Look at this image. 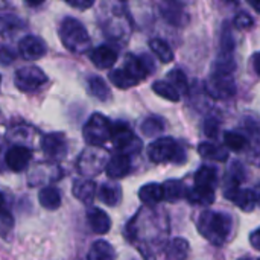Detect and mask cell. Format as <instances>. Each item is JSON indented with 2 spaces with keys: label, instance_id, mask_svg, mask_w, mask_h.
Wrapping results in <instances>:
<instances>
[{
  "label": "cell",
  "instance_id": "cell-1",
  "mask_svg": "<svg viewBox=\"0 0 260 260\" xmlns=\"http://www.w3.org/2000/svg\"><path fill=\"white\" fill-rule=\"evenodd\" d=\"M197 225H198L201 236L216 247L227 244L233 238V233H235L233 218L222 212H213V210L203 212L198 216Z\"/></svg>",
  "mask_w": 260,
  "mask_h": 260
},
{
  "label": "cell",
  "instance_id": "cell-2",
  "mask_svg": "<svg viewBox=\"0 0 260 260\" xmlns=\"http://www.w3.org/2000/svg\"><path fill=\"white\" fill-rule=\"evenodd\" d=\"M59 38L66 49L75 53H84L90 49L91 40L85 29V26L73 18L64 17L59 23Z\"/></svg>",
  "mask_w": 260,
  "mask_h": 260
},
{
  "label": "cell",
  "instance_id": "cell-3",
  "mask_svg": "<svg viewBox=\"0 0 260 260\" xmlns=\"http://www.w3.org/2000/svg\"><path fill=\"white\" fill-rule=\"evenodd\" d=\"M148 155L149 160L154 163H186L184 148L172 137H160L155 142H152L148 148Z\"/></svg>",
  "mask_w": 260,
  "mask_h": 260
},
{
  "label": "cell",
  "instance_id": "cell-4",
  "mask_svg": "<svg viewBox=\"0 0 260 260\" xmlns=\"http://www.w3.org/2000/svg\"><path fill=\"white\" fill-rule=\"evenodd\" d=\"M111 129H113V123L110 122V119L101 113H94L85 122L82 128V136L90 146L101 148L104 143L111 140Z\"/></svg>",
  "mask_w": 260,
  "mask_h": 260
},
{
  "label": "cell",
  "instance_id": "cell-5",
  "mask_svg": "<svg viewBox=\"0 0 260 260\" xmlns=\"http://www.w3.org/2000/svg\"><path fill=\"white\" fill-rule=\"evenodd\" d=\"M111 142L114 148L119 151V154H123L128 157L133 154H139L142 149V140L123 122H117L116 125H113Z\"/></svg>",
  "mask_w": 260,
  "mask_h": 260
},
{
  "label": "cell",
  "instance_id": "cell-6",
  "mask_svg": "<svg viewBox=\"0 0 260 260\" xmlns=\"http://www.w3.org/2000/svg\"><path fill=\"white\" fill-rule=\"evenodd\" d=\"M108 163V154L102 148H93L90 146L88 149L82 151L81 155L78 157L76 168L81 175L84 177H94L105 169Z\"/></svg>",
  "mask_w": 260,
  "mask_h": 260
},
{
  "label": "cell",
  "instance_id": "cell-7",
  "mask_svg": "<svg viewBox=\"0 0 260 260\" xmlns=\"http://www.w3.org/2000/svg\"><path fill=\"white\" fill-rule=\"evenodd\" d=\"M206 91L213 99H229L236 94V84L230 73L212 72L206 81Z\"/></svg>",
  "mask_w": 260,
  "mask_h": 260
},
{
  "label": "cell",
  "instance_id": "cell-8",
  "mask_svg": "<svg viewBox=\"0 0 260 260\" xmlns=\"http://www.w3.org/2000/svg\"><path fill=\"white\" fill-rule=\"evenodd\" d=\"M14 82L20 91L32 93V91H37L38 88H41L47 82V76L44 75V72L40 67L26 66L15 72Z\"/></svg>",
  "mask_w": 260,
  "mask_h": 260
},
{
  "label": "cell",
  "instance_id": "cell-9",
  "mask_svg": "<svg viewBox=\"0 0 260 260\" xmlns=\"http://www.w3.org/2000/svg\"><path fill=\"white\" fill-rule=\"evenodd\" d=\"M41 151L52 160H61L67 154V139L62 133H50L41 139Z\"/></svg>",
  "mask_w": 260,
  "mask_h": 260
},
{
  "label": "cell",
  "instance_id": "cell-10",
  "mask_svg": "<svg viewBox=\"0 0 260 260\" xmlns=\"http://www.w3.org/2000/svg\"><path fill=\"white\" fill-rule=\"evenodd\" d=\"M47 52L46 43L35 35H26L18 43V53L26 61H37L43 58Z\"/></svg>",
  "mask_w": 260,
  "mask_h": 260
},
{
  "label": "cell",
  "instance_id": "cell-11",
  "mask_svg": "<svg viewBox=\"0 0 260 260\" xmlns=\"http://www.w3.org/2000/svg\"><path fill=\"white\" fill-rule=\"evenodd\" d=\"M30 158H32L30 149L26 148V146L17 145V146H12V148L8 149V152L5 155V163H6V166L11 171H14V172H23L29 166Z\"/></svg>",
  "mask_w": 260,
  "mask_h": 260
},
{
  "label": "cell",
  "instance_id": "cell-12",
  "mask_svg": "<svg viewBox=\"0 0 260 260\" xmlns=\"http://www.w3.org/2000/svg\"><path fill=\"white\" fill-rule=\"evenodd\" d=\"M224 197L232 201L233 204H236L241 210L244 212H253L256 203V195L253 190L250 189H230V190H224Z\"/></svg>",
  "mask_w": 260,
  "mask_h": 260
},
{
  "label": "cell",
  "instance_id": "cell-13",
  "mask_svg": "<svg viewBox=\"0 0 260 260\" xmlns=\"http://www.w3.org/2000/svg\"><path fill=\"white\" fill-rule=\"evenodd\" d=\"M90 59L98 69L105 70V69L113 67L114 62L117 61V50L113 49L110 44H101V46H98L96 49L91 50Z\"/></svg>",
  "mask_w": 260,
  "mask_h": 260
},
{
  "label": "cell",
  "instance_id": "cell-14",
  "mask_svg": "<svg viewBox=\"0 0 260 260\" xmlns=\"http://www.w3.org/2000/svg\"><path fill=\"white\" fill-rule=\"evenodd\" d=\"M131 171V160L128 155L116 154L108 158V163L105 166V172L111 180H120L126 177Z\"/></svg>",
  "mask_w": 260,
  "mask_h": 260
},
{
  "label": "cell",
  "instance_id": "cell-15",
  "mask_svg": "<svg viewBox=\"0 0 260 260\" xmlns=\"http://www.w3.org/2000/svg\"><path fill=\"white\" fill-rule=\"evenodd\" d=\"M72 193L76 200H79L84 204H91L96 197V184L88 178L75 180L72 186Z\"/></svg>",
  "mask_w": 260,
  "mask_h": 260
},
{
  "label": "cell",
  "instance_id": "cell-16",
  "mask_svg": "<svg viewBox=\"0 0 260 260\" xmlns=\"http://www.w3.org/2000/svg\"><path fill=\"white\" fill-rule=\"evenodd\" d=\"M87 221H88L90 229L98 235H105L111 229V221H110L108 215L104 210L96 209V207L90 209L87 212Z\"/></svg>",
  "mask_w": 260,
  "mask_h": 260
},
{
  "label": "cell",
  "instance_id": "cell-17",
  "mask_svg": "<svg viewBox=\"0 0 260 260\" xmlns=\"http://www.w3.org/2000/svg\"><path fill=\"white\" fill-rule=\"evenodd\" d=\"M139 198H140V201H142L145 206H149V207L157 206L158 203H161V201L165 200L161 184H157V183L145 184V186L140 187V190H139Z\"/></svg>",
  "mask_w": 260,
  "mask_h": 260
},
{
  "label": "cell",
  "instance_id": "cell-18",
  "mask_svg": "<svg viewBox=\"0 0 260 260\" xmlns=\"http://www.w3.org/2000/svg\"><path fill=\"white\" fill-rule=\"evenodd\" d=\"M195 187L200 189H207V190H215L218 174L216 169L212 166H201L197 174H195Z\"/></svg>",
  "mask_w": 260,
  "mask_h": 260
},
{
  "label": "cell",
  "instance_id": "cell-19",
  "mask_svg": "<svg viewBox=\"0 0 260 260\" xmlns=\"http://www.w3.org/2000/svg\"><path fill=\"white\" fill-rule=\"evenodd\" d=\"M98 198L104 204H107L110 207H114V206L119 204V201L122 198V189L116 183H104L98 190Z\"/></svg>",
  "mask_w": 260,
  "mask_h": 260
},
{
  "label": "cell",
  "instance_id": "cell-20",
  "mask_svg": "<svg viewBox=\"0 0 260 260\" xmlns=\"http://www.w3.org/2000/svg\"><path fill=\"white\" fill-rule=\"evenodd\" d=\"M198 154L204 158H210V160H216V161H225L229 158V151L224 146H219L213 142L200 143Z\"/></svg>",
  "mask_w": 260,
  "mask_h": 260
},
{
  "label": "cell",
  "instance_id": "cell-21",
  "mask_svg": "<svg viewBox=\"0 0 260 260\" xmlns=\"http://www.w3.org/2000/svg\"><path fill=\"white\" fill-rule=\"evenodd\" d=\"M38 201L41 207H44L46 210H56L61 206V192L56 187L47 186L40 190Z\"/></svg>",
  "mask_w": 260,
  "mask_h": 260
},
{
  "label": "cell",
  "instance_id": "cell-22",
  "mask_svg": "<svg viewBox=\"0 0 260 260\" xmlns=\"http://www.w3.org/2000/svg\"><path fill=\"white\" fill-rule=\"evenodd\" d=\"M161 15L172 26H184V23H187V20H189L187 14L180 6L172 5V3L161 6Z\"/></svg>",
  "mask_w": 260,
  "mask_h": 260
},
{
  "label": "cell",
  "instance_id": "cell-23",
  "mask_svg": "<svg viewBox=\"0 0 260 260\" xmlns=\"http://www.w3.org/2000/svg\"><path fill=\"white\" fill-rule=\"evenodd\" d=\"M88 260H116V251L107 241H96L90 251H88Z\"/></svg>",
  "mask_w": 260,
  "mask_h": 260
},
{
  "label": "cell",
  "instance_id": "cell-24",
  "mask_svg": "<svg viewBox=\"0 0 260 260\" xmlns=\"http://www.w3.org/2000/svg\"><path fill=\"white\" fill-rule=\"evenodd\" d=\"M161 187H163L165 200L169 201V203H175V201H178V200H181V198H184L187 195L186 186L178 180H169L165 184H161Z\"/></svg>",
  "mask_w": 260,
  "mask_h": 260
},
{
  "label": "cell",
  "instance_id": "cell-25",
  "mask_svg": "<svg viewBox=\"0 0 260 260\" xmlns=\"http://www.w3.org/2000/svg\"><path fill=\"white\" fill-rule=\"evenodd\" d=\"M108 78L111 81L113 85H116L117 88H129V87H134L139 84V81L131 76L123 67L122 69H114L108 73Z\"/></svg>",
  "mask_w": 260,
  "mask_h": 260
},
{
  "label": "cell",
  "instance_id": "cell-26",
  "mask_svg": "<svg viewBox=\"0 0 260 260\" xmlns=\"http://www.w3.org/2000/svg\"><path fill=\"white\" fill-rule=\"evenodd\" d=\"M87 87H88L90 94H93L94 98H98L102 102L111 98V91H110L107 82L99 76H90L87 81Z\"/></svg>",
  "mask_w": 260,
  "mask_h": 260
},
{
  "label": "cell",
  "instance_id": "cell-27",
  "mask_svg": "<svg viewBox=\"0 0 260 260\" xmlns=\"http://www.w3.org/2000/svg\"><path fill=\"white\" fill-rule=\"evenodd\" d=\"M186 198L192 204L198 206H210L215 203V190H207V189H200V187H192L187 190Z\"/></svg>",
  "mask_w": 260,
  "mask_h": 260
},
{
  "label": "cell",
  "instance_id": "cell-28",
  "mask_svg": "<svg viewBox=\"0 0 260 260\" xmlns=\"http://www.w3.org/2000/svg\"><path fill=\"white\" fill-rule=\"evenodd\" d=\"M245 180V169L239 161H235L227 174L225 178V189L224 190H230V189H238L241 186V183Z\"/></svg>",
  "mask_w": 260,
  "mask_h": 260
},
{
  "label": "cell",
  "instance_id": "cell-29",
  "mask_svg": "<svg viewBox=\"0 0 260 260\" xmlns=\"http://www.w3.org/2000/svg\"><path fill=\"white\" fill-rule=\"evenodd\" d=\"M149 47L152 49V52L157 55V58H158L161 62L168 64V62H171V61L174 59V52H172L171 46H169L165 40L152 38V40L149 41Z\"/></svg>",
  "mask_w": 260,
  "mask_h": 260
},
{
  "label": "cell",
  "instance_id": "cell-30",
  "mask_svg": "<svg viewBox=\"0 0 260 260\" xmlns=\"http://www.w3.org/2000/svg\"><path fill=\"white\" fill-rule=\"evenodd\" d=\"M140 129L148 137L158 136V134H161L165 131V120L161 117H158V116H149L142 122Z\"/></svg>",
  "mask_w": 260,
  "mask_h": 260
},
{
  "label": "cell",
  "instance_id": "cell-31",
  "mask_svg": "<svg viewBox=\"0 0 260 260\" xmlns=\"http://www.w3.org/2000/svg\"><path fill=\"white\" fill-rule=\"evenodd\" d=\"M189 253V244L186 239L177 238L169 244L168 248V260H186Z\"/></svg>",
  "mask_w": 260,
  "mask_h": 260
},
{
  "label": "cell",
  "instance_id": "cell-32",
  "mask_svg": "<svg viewBox=\"0 0 260 260\" xmlns=\"http://www.w3.org/2000/svg\"><path fill=\"white\" fill-rule=\"evenodd\" d=\"M224 143H225L227 149L239 152V151H244L247 148L248 140H247V137L244 134H239V133H235V131H227L224 134Z\"/></svg>",
  "mask_w": 260,
  "mask_h": 260
},
{
  "label": "cell",
  "instance_id": "cell-33",
  "mask_svg": "<svg viewBox=\"0 0 260 260\" xmlns=\"http://www.w3.org/2000/svg\"><path fill=\"white\" fill-rule=\"evenodd\" d=\"M152 90H154V93H157L158 96H161L168 101H172V102L180 101V93L168 81H155L152 84Z\"/></svg>",
  "mask_w": 260,
  "mask_h": 260
},
{
  "label": "cell",
  "instance_id": "cell-34",
  "mask_svg": "<svg viewBox=\"0 0 260 260\" xmlns=\"http://www.w3.org/2000/svg\"><path fill=\"white\" fill-rule=\"evenodd\" d=\"M168 82L178 91V93H184L187 91V78L183 73V70L180 69H174L168 73Z\"/></svg>",
  "mask_w": 260,
  "mask_h": 260
},
{
  "label": "cell",
  "instance_id": "cell-35",
  "mask_svg": "<svg viewBox=\"0 0 260 260\" xmlns=\"http://www.w3.org/2000/svg\"><path fill=\"white\" fill-rule=\"evenodd\" d=\"M219 133V120L216 117H209L204 122V134L209 139H215Z\"/></svg>",
  "mask_w": 260,
  "mask_h": 260
},
{
  "label": "cell",
  "instance_id": "cell-36",
  "mask_svg": "<svg viewBox=\"0 0 260 260\" xmlns=\"http://www.w3.org/2000/svg\"><path fill=\"white\" fill-rule=\"evenodd\" d=\"M253 23H254L253 17H251L250 14L244 12V11L239 12V14L235 17V26H236L238 29H248V27L253 26Z\"/></svg>",
  "mask_w": 260,
  "mask_h": 260
},
{
  "label": "cell",
  "instance_id": "cell-37",
  "mask_svg": "<svg viewBox=\"0 0 260 260\" xmlns=\"http://www.w3.org/2000/svg\"><path fill=\"white\" fill-rule=\"evenodd\" d=\"M14 227V218L11 216L9 212L0 210V235L8 233Z\"/></svg>",
  "mask_w": 260,
  "mask_h": 260
},
{
  "label": "cell",
  "instance_id": "cell-38",
  "mask_svg": "<svg viewBox=\"0 0 260 260\" xmlns=\"http://www.w3.org/2000/svg\"><path fill=\"white\" fill-rule=\"evenodd\" d=\"M15 52L9 47V46H5V44H0V64L2 66H9L14 62L15 59Z\"/></svg>",
  "mask_w": 260,
  "mask_h": 260
},
{
  "label": "cell",
  "instance_id": "cell-39",
  "mask_svg": "<svg viewBox=\"0 0 260 260\" xmlns=\"http://www.w3.org/2000/svg\"><path fill=\"white\" fill-rule=\"evenodd\" d=\"M248 158L250 161L260 168V142H254L251 146H250V151H248Z\"/></svg>",
  "mask_w": 260,
  "mask_h": 260
},
{
  "label": "cell",
  "instance_id": "cell-40",
  "mask_svg": "<svg viewBox=\"0 0 260 260\" xmlns=\"http://www.w3.org/2000/svg\"><path fill=\"white\" fill-rule=\"evenodd\" d=\"M250 244L253 245L254 250L260 251V227L250 235Z\"/></svg>",
  "mask_w": 260,
  "mask_h": 260
},
{
  "label": "cell",
  "instance_id": "cell-41",
  "mask_svg": "<svg viewBox=\"0 0 260 260\" xmlns=\"http://www.w3.org/2000/svg\"><path fill=\"white\" fill-rule=\"evenodd\" d=\"M67 5L69 6H72V8H79V9H87V8H91L94 3L91 2V0H84V2H78V0H73V2H67Z\"/></svg>",
  "mask_w": 260,
  "mask_h": 260
},
{
  "label": "cell",
  "instance_id": "cell-42",
  "mask_svg": "<svg viewBox=\"0 0 260 260\" xmlns=\"http://www.w3.org/2000/svg\"><path fill=\"white\" fill-rule=\"evenodd\" d=\"M14 23V17H6V15H0V32H5L6 29H9Z\"/></svg>",
  "mask_w": 260,
  "mask_h": 260
},
{
  "label": "cell",
  "instance_id": "cell-43",
  "mask_svg": "<svg viewBox=\"0 0 260 260\" xmlns=\"http://www.w3.org/2000/svg\"><path fill=\"white\" fill-rule=\"evenodd\" d=\"M253 67H254L256 73L260 76V52L253 55Z\"/></svg>",
  "mask_w": 260,
  "mask_h": 260
},
{
  "label": "cell",
  "instance_id": "cell-44",
  "mask_svg": "<svg viewBox=\"0 0 260 260\" xmlns=\"http://www.w3.org/2000/svg\"><path fill=\"white\" fill-rule=\"evenodd\" d=\"M250 5H251L257 12H260V2H254V0H253V2H250Z\"/></svg>",
  "mask_w": 260,
  "mask_h": 260
},
{
  "label": "cell",
  "instance_id": "cell-45",
  "mask_svg": "<svg viewBox=\"0 0 260 260\" xmlns=\"http://www.w3.org/2000/svg\"><path fill=\"white\" fill-rule=\"evenodd\" d=\"M3 204H5V198H3V195L0 193V210H3Z\"/></svg>",
  "mask_w": 260,
  "mask_h": 260
},
{
  "label": "cell",
  "instance_id": "cell-46",
  "mask_svg": "<svg viewBox=\"0 0 260 260\" xmlns=\"http://www.w3.org/2000/svg\"><path fill=\"white\" fill-rule=\"evenodd\" d=\"M239 260H248V259H245V257H242V259H239Z\"/></svg>",
  "mask_w": 260,
  "mask_h": 260
},
{
  "label": "cell",
  "instance_id": "cell-47",
  "mask_svg": "<svg viewBox=\"0 0 260 260\" xmlns=\"http://www.w3.org/2000/svg\"><path fill=\"white\" fill-rule=\"evenodd\" d=\"M0 82H2V78H0Z\"/></svg>",
  "mask_w": 260,
  "mask_h": 260
},
{
  "label": "cell",
  "instance_id": "cell-48",
  "mask_svg": "<svg viewBox=\"0 0 260 260\" xmlns=\"http://www.w3.org/2000/svg\"><path fill=\"white\" fill-rule=\"evenodd\" d=\"M259 260H260V259H259Z\"/></svg>",
  "mask_w": 260,
  "mask_h": 260
}]
</instances>
